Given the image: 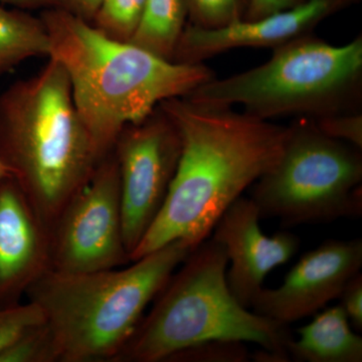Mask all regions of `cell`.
<instances>
[{
	"label": "cell",
	"mask_w": 362,
	"mask_h": 362,
	"mask_svg": "<svg viewBox=\"0 0 362 362\" xmlns=\"http://www.w3.org/2000/svg\"><path fill=\"white\" fill-rule=\"evenodd\" d=\"M304 0H250L245 20H258L278 11L291 8Z\"/></svg>",
	"instance_id": "obj_25"
},
{
	"label": "cell",
	"mask_w": 362,
	"mask_h": 362,
	"mask_svg": "<svg viewBox=\"0 0 362 362\" xmlns=\"http://www.w3.org/2000/svg\"><path fill=\"white\" fill-rule=\"evenodd\" d=\"M250 0H185L190 25L214 30L245 20Z\"/></svg>",
	"instance_id": "obj_18"
},
{
	"label": "cell",
	"mask_w": 362,
	"mask_h": 362,
	"mask_svg": "<svg viewBox=\"0 0 362 362\" xmlns=\"http://www.w3.org/2000/svg\"><path fill=\"white\" fill-rule=\"evenodd\" d=\"M352 0H304L258 20H242L214 30L185 26L173 62L201 64L240 47H276L311 35L314 28Z\"/></svg>",
	"instance_id": "obj_12"
},
{
	"label": "cell",
	"mask_w": 362,
	"mask_h": 362,
	"mask_svg": "<svg viewBox=\"0 0 362 362\" xmlns=\"http://www.w3.org/2000/svg\"><path fill=\"white\" fill-rule=\"evenodd\" d=\"M361 267V239L326 240L303 255L278 288H262L251 309L286 325L297 322L338 299Z\"/></svg>",
	"instance_id": "obj_10"
},
{
	"label": "cell",
	"mask_w": 362,
	"mask_h": 362,
	"mask_svg": "<svg viewBox=\"0 0 362 362\" xmlns=\"http://www.w3.org/2000/svg\"><path fill=\"white\" fill-rule=\"evenodd\" d=\"M361 149L299 117L288 126L277 163L252 185L250 199L261 218H279L283 226L330 223L361 216Z\"/></svg>",
	"instance_id": "obj_7"
},
{
	"label": "cell",
	"mask_w": 362,
	"mask_h": 362,
	"mask_svg": "<svg viewBox=\"0 0 362 362\" xmlns=\"http://www.w3.org/2000/svg\"><path fill=\"white\" fill-rule=\"evenodd\" d=\"M40 18L49 33V58L65 69L78 116L102 158L126 125L216 78L204 63L166 61L59 9L45 8Z\"/></svg>",
	"instance_id": "obj_2"
},
{
	"label": "cell",
	"mask_w": 362,
	"mask_h": 362,
	"mask_svg": "<svg viewBox=\"0 0 362 362\" xmlns=\"http://www.w3.org/2000/svg\"><path fill=\"white\" fill-rule=\"evenodd\" d=\"M180 131L181 153L168 197L135 251V261L176 240L192 250L282 154L288 126L232 107L197 103L187 97L159 104Z\"/></svg>",
	"instance_id": "obj_1"
},
{
	"label": "cell",
	"mask_w": 362,
	"mask_h": 362,
	"mask_svg": "<svg viewBox=\"0 0 362 362\" xmlns=\"http://www.w3.org/2000/svg\"><path fill=\"white\" fill-rule=\"evenodd\" d=\"M4 310H6V309H4ZM4 310H1V309H0V317L4 314Z\"/></svg>",
	"instance_id": "obj_28"
},
{
	"label": "cell",
	"mask_w": 362,
	"mask_h": 362,
	"mask_svg": "<svg viewBox=\"0 0 362 362\" xmlns=\"http://www.w3.org/2000/svg\"><path fill=\"white\" fill-rule=\"evenodd\" d=\"M145 0H103L92 25L106 37L129 42L136 32Z\"/></svg>",
	"instance_id": "obj_17"
},
{
	"label": "cell",
	"mask_w": 362,
	"mask_h": 362,
	"mask_svg": "<svg viewBox=\"0 0 362 362\" xmlns=\"http://www.w3.org/2000/svg\"><path fill=\"white\" fill-rule=\"evenodd\" d=\"M261 214L250 197H240L221 216L211 237L225 247L230 269L226 283L233 296L246 308L263 288L266 276L299 251L298 235L279 232L267 235L259 228Z\"/></svg>",
	"instance_id": "obj_11"
},
{
	"label": "cell",
	"mask_w": 362,
	"mask_h": 362,
	"mask_svg": "<svg viewBox=\"0 0 362 362\" xmlns=\"http://www.w3.org/2000/svg\"><path fill=\"white\" fill-rule=\"evenodd\" d=\"M263 65L204 83L185 96L270 121L361 111L362 37L343 45L311 35L273 49Z\"/></svg>",
	"instance_id": "obj_6"
},
{
	"label": "cell",
	"mask_w": 362,
	"mask_h": 362,
	"mask_svg": "<svg viewBox=\"0 0 362 362\" xmlns=\"http://www.w3.org/2000/svg\"><path fill=\"white\" fill-rule=\"evenodd\" d=\"M251 361L246 343L235 340H207L181 350L168 362H247Z\"/></svg>",
	"instance_id": "obj_19"
},
{
	"label": "cell",
	"mask_w": 362,
	"mask_h": 362,
	"mask_svg": "<svg viewBox=\"0 0 362 362\" xmlns=\"http://www.w3.org/2000/svg\"><path fill=\"white\" fill-rule=\"evenodd\" d=\"M44 321L42 310L30 301L6 309L0 317V356L26 331Z\"/></svg>",
	"instance_id": "obj_20"
},
{
	"label": "cell",
	"mask_w": 362,
	"mask_h": 362,
	"mask_svg": "<svg viewBox=\"0 0 362 362\" xmlns=\"http://www.w3.org/2000/svg\"><path fill=\"white\" fill-rule=\"evenodd\" d=\"M187 18L185 0H145L141 20L129 42L173 62Z\"/></svg>",
	"instance_id": "obj_16"
},
{
	"label": "cell",
	"mask_w": 362,
	"mask_h": 362,
	"mask_svg": "<svg viewBox=\"0 0 362 362\" xmlns=\"http://www.w3.org/2000/svg\"><path fill=\"white\" fill-rule=\"evenodd\" d=\"M51 0H0V4H7L21 9L37 8L45 7L49 8Z\"/></svg>",
	"instance_id": "obj_26"
},
{
	"label": "cell",
	"mask_w": 362,
	"mask_h": 362,
	"mask_svg": "<svg viewBox=\"0 0 362 362\" xmlns=\"http://www.w3.org/2000/svg\"><path fill=\"white\" fill-rule=\"evenodd\" d=\"M0 362H52L44 322L26 331L0 356Z\"/></svg>",
	"instance_id": "obj_21"
},
{
	"label": "cell",
	"mask_w": 362,
	"mask_h": 362,
	"mask_svg": "<svg viewBox=\"0 0 362 362\" xmlns=\"http://www.w3.org/2000/svg\"><path fill=\"white\" fill-rule=\"evenodd\" d=\"M102 1L103 0H51L49 7L92 23Z\"/></svg>",
	"instance_id": "obj_24"
},
{
	"label": "cell",
	"mask_w": 362,
	"mask_h": 362,
	"mask_svg": "<svg viewBox=\"0 0 362 362\" xmlns=\"http://www.w3.org/2000/svg\"><path fill=\"white\" fill-rule=\"evenodd\" d=\"M120 177L123 237L130 256L168 197L181 153L180 131L160 105L126 125L113 149Z\"/></svg>",
	"instance_id": "obj_9"
},
{
	"label": "cell",
	"mask_w": 362,
	"mask_h": 362,
	"mask_svg": "<svg viewBox=\"0 0 362 362\" xmlns=\"http://www.w3.org/2000/svg\"><path fill=\"white\" fill-rule=\"evenodd\" d=\"M192 251L176 240L127 268L45 273L25 296L44 315L52 362L115 361L148 305Z\"/></svg>",
	"instance_id": "obj_4"
},
{
	"label": "cell",
	"mask_w": 362,
	"mask_h": 362,
	"mask_svg": "<svg viewBox=\"0 0 362 362\" xmlns=\"http://www.w3.org/2000/svg\"><path fill=\"white\" fill-rule=\"evenodd\" d=\"M339 306L346 314L350 325L356 332L362 331V274L359 272L343 288L338 297Z\"/></svg>",
	"instance_id": "obj_23"
},
{
	"label": "cell",
	"mask_w": 362,
	"mask_h": 362,
	"mask_svg": "<svg viewBox=\"0 0 362 362\" xmlns=\"http://www.w3.org/2000/svg\"><path fill=\"white\" fill-rule=\"evenodd\" d=\"M8 176H11V173H9L8 169H7L6 164L2 161L1 157H0V180H4V178L8 177Z\"/></svg>",
	"instance_id": "obj_27"
},
{
	"label": "cell",
	"mask_w": 362,
	"mask_h": 362,
	"mask_svg": "<svg viewBox=\"0 0 362 362\" xmlns=\"http://www.w3.org/2000/svg\"><path fill=\"white\" fill-rule=\"evenodd\" d=\"M228 266L225 247L213 238L194 247L114 362H168L181 350L213 339L256 343L276 362L291 361L289 325L239 303L226 283Z\"/></svg>",
	"instance_id": "obj_5"
},
{
	"label": "cell",
	"mask_w": 362,
	"mask_h": 362,
	"mask_svg": "<svg viewBox=\"0 0 362 362\" xmlns=\"http://www.w3.org/2000/svg\"><path fill=\"white\" fill-rule=\"evenodd\" d=\"M323 134L362 149V113L343 112L311 118Z\"/></svg>",
	"instance_id": "obj_22"
},
{
	"label": "cell",
	"mask_w": 362,
	"mask_h": 362,
	"mask_svg": "<svg viewBox=\"0 0 362 362\" xmlns=\"http://www.w3.org/2000/svg\"><path fill=\"white\" fill-rule=\"evenodd\" d=\"M0 157L49 232L103 159L56 59L0 93Z\"/></svg>",
	"instance_id": "obj_3"
},
{
	"label": "cell",
	"mask_w": 362,
	"mask_h": 362,
	"mask_svg": "<svg viewBox=\"0 0 362 362\" xmlns=\"http://www.w3.org/2000/svg\"><path fill=\"white\" fill-rule=\"evenodd\" d=\"M51 270L49 232L11 176L0 180V309Z\"/></svg>",
	"instance_id": "obj_13"
},
{
	"label": "cell",
	"mask_w": 362,
	"mask_h": 362,
	"mask_svg": "<svg viewBox=\"0 0 362 362\" xmlns=\"http://www.w3.org/2000/svg\"><path fill=\"white\" fill-rule=\"evenodd\" d=\"M51 270L78 274L130 264L123 237L118 163L113 151L71 197L49 230Z\"/></svg>",
	"instance_id": "obj_8"
},
{
	"label": "cell",
	"mask_w": 362,
	"mask_h": 362,
	"mask_svg": "<svg viewBox=\"0 0 362 362\" xmlns=\"http://www.w3.org/2000/svg\"><path fill=\"white\" fill-rule=\"evenodd\" d=\"M42 56H49V39L40 16L0 6V76Z\"/></svg>",
	"instance_id": "obj_15"
},
{
	"label": "cell",
	"mask_w": 362,
	"mask_h": 362,
	"mask_svg": "<svg viewBox=\"0 0 362 362\" xmlns=\"http://www.w3.org/2000/svg\"><path fill=\"white\" fill-rule=\"evenodd\" d=\"M297 332L299 338L288 345L291 361H362V337L339 305L320 312Z\"/></svg>",
	"instance_id": "obj_14"
}]
</instances>
